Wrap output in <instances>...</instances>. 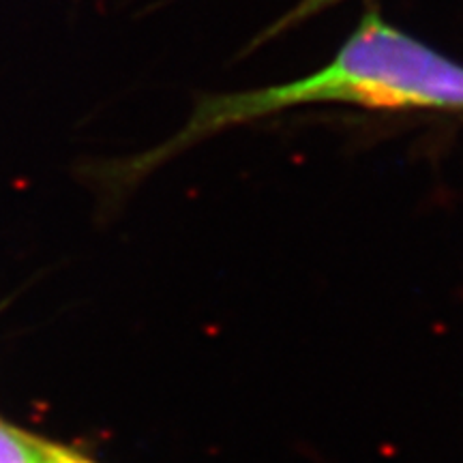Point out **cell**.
Returning <instances> with one entry per match:
<instances>
[{
  "label": "cell",
  "mask_w": 463,
  "mask_h": 463,
  "mask_svg": "<svg viewBox=\"0 0 463 463\" xmlns=\"http://www.w3.org/2000/svg\"><path fill=\"white\" fill-rule=\"evenodd\" d=\"M54 444L28 436L0 420V463H50Z\"/></svg>",
  "instance_id": "cell-2"
},
{
  "label": "cell",
  "mask_w": 463,
  "mask_h": 463,
  "mask_svg": "<svg viewBox=\"0 0 463 463\" xmlns=\"http://www.w3.org/2000/svg\"><path fill=\"white\" fill-rule=\"evenodd\" d=\"M320 103L463 114V65L369 11L328 65L286 84L202 97L183 129L133 159L127 174H146L219 131Z\"/></svg>",
  "instance_id": "cell-1"
},
{
  "label": "cell",
  "mask_w": 463,
  "mask_h": 463,
  "mask_svg": "<svg viewBox=\"0 0 463 463\" xmlns=\"http://www.w3.org/2000/svg\"><path fill=\"white\" fill-rule=\"evenodd\" d=\"M50 463H95V461L86 459V457L73 453V450L54 447V453H52Z\"/></svg>",
  "instance_id": "cell-4"
},
{
  "label": "cell",
  "mask_w": 463,
  "mask_h": 463,
  "mask_svg": "<svg viewBox=\"0 0 463 463\" xmlns=\"http://www.w3.org/2000/svg\"><path fill=\"white\" fill-rule=\"evenodd\" d=\"M339 3H345V0H298V3L294 5V7L289 9L286 15H281L279 20L273 22V24L266 28V31L260 34V37L253 39L251 48H258V45L273 42L275 37H279V34L288 33L289 28L303 24V22L311 20V17L322 14V11L333 9L335 5H339Z\"/></svg>",
  "instance_id": "cell-3"
}]
</instances>
